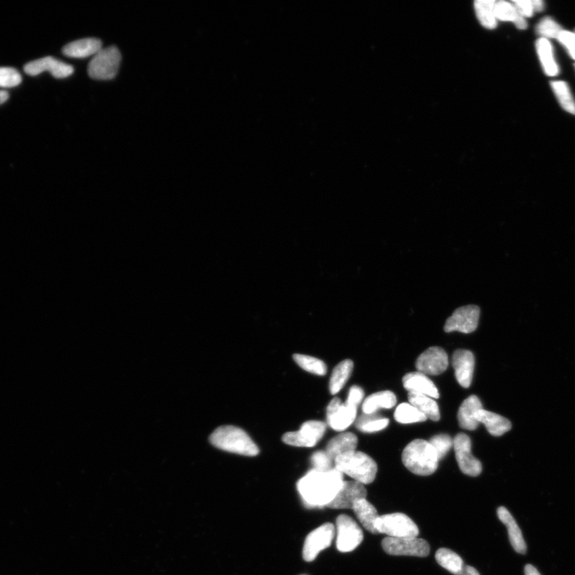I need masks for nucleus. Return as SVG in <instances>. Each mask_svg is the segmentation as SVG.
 <instances>
[{
    "label": "nucleus",
    "mask_w": 575,
    "mask_h": 575,
    "mask_svg": "<svg viewBox=\"0 0 575 575\" xmlns=\"http://www.w3.org/2000/svg\"><path fill=\"white\" fill-rule=\"evenodd\" d=\"M525 575H541L539 571L537 569L530 564H528L525 567Z\"/></svg>",
    "instance_id": "nucleus-43"
},
{
    "label": "nucleus",
    "mask_w": 575,
    "mask_h": 575,
    "mask_svg": "<svg viewBox=\"0 0 575 575\" xmlns=\"http://www.w3.org/2000/svg\"><path fill=\"white\" fill-rule=\"evenodd\" d=\"M214 447L234 454L256 456L259 448L246 432L238 426L226 425L219 426L209 438Z\"/></svg>",
    "instance_id": "nucleus-2"
},
{
    "label": "nucleus",
    "mask_w": 575,
    "mask_h": 575,
    "mask_svg": "<svg viewBox=\"0 0 575 575\" xmlns=\"http://www.w3.org/2000/svg\"><path fill=\"white\" fill-rule=\"evenodd\" d=\"M550 85L561 107L568 113L575 115V101L567 83L564 81H552Z\"/></svg>",
    "instance_id": "nucleus-32"
},
{
    "label": "nucleus",
    "mask_w": 575,
    "mask_h": 575,
    "mask_svg": "<svg viewBox=\"0 0 575 575\" xmlns=\"http://www.w3.org/2000/svg\"><path fill=\"white\" fill-rule=\"evenodd\" d=\"M294 360L301 368L307 371L308 373L318 376H325L327 373L326 364L316 357L295 354L294 356Z\"/></svg>",
    "instance_id": "nucleus-34"
},
{
    "label": "nucleus",
    "mask_w": 575,
    "mask_h": 575,
    "mask_svg": "<svg viewBox=\"0 0 575 575\" xmlns=\"http://www.w3.org/2000/svg\"><path fill=\"white\" fill-rule=\"evenodd\" d=\"M103 49L101 40L95 38H86L68 43L63 49L67 57L84 59L95 57Z\"/></svg>",
    "instance_id": "nucleus-19"
},
{
    "label": "nucleus",
    "mask_w": 575,
    "mask_h": 575,
    "mask_svg": "<svg viewBox=\"0 0 575 575\" xmlns=\"http://www.w3.org/2000/svg\"><path fill=\"white\" fill-rule=\"evenodd\" d=\"M405 466L413 474L422 476L436 472L438 459L429 441L415 440L412 441L402 454Z\"/></svg>",
    "instance_id": "nucleus-3"
},
{
    "label": "nucleus",
    "mask_w": 575,
    "mask_h": 575,
    "mask_svg": "<svg viewBox=\"0 0 575 575\" xmlns=\"http://www.w3.org/2000/svg\"><path fill=\"white\" fill-rule=\"evenodd\" d=\"M382 547L385 552L390 555L416 556V557L425 558L430 554L429 543L418 538H397L386 537L382 541Z\"/></svg>",
    "instance_id": "nucleus-8"
},
{
    "label": "nucleus",
    "mask_w": 575,
    "mask_h": 575,
    "mask_svg": "<svg viewBox=\"0 0 575 575\" xmlns=\"http://www.w3.org/2000/svg\"><path fill=\"white\" fill-rule=\"evenodd\" d=\"M9 95L7 91H0V105L4 103L8 100Z\"/></svg>",
    "instance_id": "nucleus-45"
},
{
    "label": "nucleus",
    "mask_w": 575,
    "mask_h": 575,
    "mask_svg": "<svg viewBox=\"0 0 575 575\" xmlns=\"http://www.w3.org/2000/svg\"><path fill=\"white\" fill-rule=\"evenodd\" d=\"M367 489L356 481H344L337 496L327 508L332 509H352L357 500L366 499Z\"/></svg>",
    "instance_id": "nucleus-15"
},
{
    "label": "nucleus",
    "mask_w": 575,
    "mask_h": 575,
    "mask_svg": "<svg viewBox=\"0 0 575 575\" xmlns=\"http://www.w3.org/2000/svg\"><path fill=\"white\" fill-rule=\"evenodd\" d=\"M533 5L535 12H541L544 10V3L541 0H533Z\"/></svg>",
    "instance_id": "nucleus-44"
},
{
    "label": "nucleus",
    "mask_w": 575,
    "mask_h": 575,
    "mask_svg": "<svg viewBox=\"0 0 575 575\" xmlns=\"http://www.w3.org/2000/svg\"><path fill=\"white\" fill-rule=\"evenodd\" d=\"M358 406L346 400L342 403L337 397L332 399L327 407V424L331 429L343 431L355 422Z\"/></svg>",
    "instance_id": "nucleus-11"
},
{
    "label": "nucleus",
    "mask_w": 575,
    "mask_h": 575,
    "mask_svg": "<svg viewBox=\"0 0 575 575\" xmlns=\"http://www.w3.org/2000/svg\"><path fill=\"white\" fill-rule=\"evenodd\" d=\"M418 372L426 376H438L448 367V356L441 347H431L420 355L416 362Z\"/></svg>",
    "instance_id": "nucleus-14"
},
{
    "label": "nucleus",
    "mask_w": 575,
    "mask_h": 575,
    "mask_svg": "<svg viewBox=\"0 0 575 575\" xmlns=\"http://www.w3.org/2000/svg\"><path fill=\"white\" fill-rule=\"evenodd\" d=\"M375 528L378 534H385L388 537L417 538L419 530L412 519L403 513H393L377 518Z\"/></svg>",
    "instance_id": "nucleus-5"
},
{
    "label": "nucleus",
    "mask_w": 575,
    "mask_h": 575,
    "mask_svg": "<svg viewBox=\"0 0 575 575\" xmlns=\"http://www.w3.org/2000/svg\"><path fill=\"white\" fill-rule=\"evenodd\" d=\"M21 82V75L14 68L0 67V88H15Z\"/></svg>",
    "instance_id": "nucleus-39"
},
{
    "label": "nucleus",
    "mask_w": 575,
    "mask_h": 575,
    "mask_svg": "<svg viewBox=\"0 0 575 575\" xmlns=\"http://www.w3.org/2000/svg\"><path fill=\"white\" fill-rule=\"evenodd\" d=\"M336 535V528L327 523L312 531L306 537L303 547V559L306 562H313L323 550L330 547Z\"/></svg>",
    "instance_id": "nucleus-10"
},
{
    "label": "nucleus",
    "mask_w": 575,
    "mask_h": 575,
    "mask_svg": "<svg viewBox=\"0 0 575 575\" xmlns=\"http://www.w3.org/2000/svg\"><path fill=\"white\" fill-rule=\"evenodd\" d=\"M457 463L463 474L476 477L481 474L482 463L472 453L471 438L466 434L457 435L453 441Z\"/></svg>",
    "instance_id": "nucleus-13"
},
{
    "label": "nucleus",
    "mask_w": 575,
    "mask_h": 575,
    "mask_svg": "<svg viewBox=\"0 0 575 575\" xmlns=\"http://www.w3.org/2000/svg\"><path fill=\"white\" fill-rule=\"evenodd\" d=\"M480 318V308L477 306L469 305L455 309L444 325L446 332H460L471 333L477 330Z\"/></svg>",
    "instance_id": "nucleus-12"
},
{
    "label": "nucleus",
    "mask_w": 575,
    "mask_h": 575,
    "mask_svg": "<svg viewBox=\"0 0 575 575\" xmlns=\"http://www.w3.org/2000/svg\"><path fill=\"white\" fill-rule=\"evenodd\" d=\"M121 54L116 47L102 49L88 65V75L96 80L113 79L119 71Z\"/></svg>",
    "instance_id": "nucleus-6"
},
{
    "label": "nucleus",
    "mask_w": 575,
    "mask_h": 575,
    "mask_svg": "<svg viewBox=\"0 0 575 575\" xmlns=\"http://www.w3.org/2000/svg\"><path fill=\"white\" fill-rule=\"evenodd\" d=\"M313 470L319 472H327L335 468V461L327 455L325 451H318L311 456Z\"/></svg>",
    "instance_id": "nucleus-38"
},
{
    "label": "nucleus",
    "mask_w": 575,
    "mask_h": 575,
    "mask_svg": "<svg viewBox=\"0 0 575 575\" xmlns=\"http://www.w3.org/2000/svg\"><path fill=\"white\" fill-rule=\"evenodd\" d=\"M409 400L410 404L423 413L426 418L434 422L440 420V409L434 398L422 394L410 393Z\"/></svg>",
    "instance_id": "nucleus-27"
},
{
    "label": "nucleus",
    "mask_w": 575,
    "mask_h": 575,
    "mask_svg": "<svg viewBox=\"0 0 575 575\" xmlns=\"http://www.w3.org/2000/svg\"><path fill=\"white\" fill-rule=\"evenodd\" d=\"M389 424V419L387 418H382L371 414V415L361 416L357 419L356 423V428L362 432L366 434H373V432L380 431L387 428Z\"/></svg>",
    "instance_id": "nucleus-33"
},
{
    "label": "nucleus",
    "mask_w": 575,
    "mask_h": 575,
    "mask_svg": "<svg viewBox=\"0 0 575 575\" xmlns=\"http://www.w3.org/2000/svg\"><path fill=\"white\" fill-rule=\"evenodd\" d=\"M483 409L480 400L471 395L463 402L458 412V420L462 429L474 431L478 428L477 413Z\"/></svg>",
    "instance_id": "nucleus-20"
},
{
    "label": "nucleus",
    "mask_w": 575,
    "mask_h": 575,
    "mask_svg": "<svg viewBox=\"0 0 575 575\" xmlns=\"http://www.w3.org/2000/svg\"><path fill=\"white\" fill-rule=\"evenodd\" d=\"M343 482V474L336 468L327 472L312 469L298 482L296 488L307 508H323L335 498Z\"/></svg>",
    "instance_id": "nucleus-1"
},
{
    "label": "nucleus",
    "mask_w": 575,
    "mask_h": 575,
    "mask_svg": "<svg viewBox=\"0 0 575 575\" xmlns=\"http://www.w3.org/2000/svg\"><path fill=\"white\" fill-rule=\"evenodd\" d=\"M453 366L457 381L465 388L472 385L475 369V357L471 351L458 349L453 356Z\"/></svg>",
    "instance_id": "nucleus-17"
},
{
    "label": "nucleus",
    "mask_w": 575,
    "mask_h": 575,
    "mask_svg": "<svg viewBox=\"0 0 575 575\" xmlns=\"http://www.w3.org/2000/svg\"><path fill=\"white\" fill-rule=\"evenodd\" d=\"M557 40L566 48L571 57L575 60V33L562 30Z\"/></svg>",
    "instance_id": "nucleus-40"
},
{
    "label": "nucleus",
    "mask_w": 575,
    "mask_h": 575,
    "mask_svg": "<svg viewBox=\"0 0 575 575\" xmlns=\"http://www.w3.org/2000/svg\"><path fill=\"white\" fill-rule=\"evenodd\" d=\"M478 422L484 424L488 432L494 436H501L511 429V424L508 419L484 410L477 413Z\"/></svg>",
    "instance_id": "nucleus-22"
},
{
    "label": "nucleus",
    "mask_w": 575,
    "mask_h": 575,
    "mask_svg": "<svg viewBox=\"0 0 575 575\" xmlns=\"http://www.w3.org/2000/svg\"><path fill=\"white\" fill-rule=\"evenodd\" d=\"M496 1L492 0H478L475 3V14L482 26L487 29H494L497 26V20L494 14V5Z\"/></svg>",
    "instance_id": "nucleus-29"
},
{
    "label": "nucleus",
    "mask_w": 575,
    "mask_h": 575,
    "mask_svg": "<svg viewBox=\"0 0 575 575\" xmlns=\"http://www.w3.org/2000/svg\"><path fill=\"white\" fill-rule=\"evenodd\" d=\"M404 387L409 393L428 395L434 399L440 397L435 383L422 373L414 372L406 374L403 377Z\"/></svg>",
    "instance_id": "nucleus-18"
},
{
    "label": "nucleus",
    "mask_w": 575,
    "mask_h": 575,
    "mask_svg": "<svg viewBox=\"0 0 575 575\" xmlns=\"http://www.w3.org/2000/svg\"><path fill=\"white\" fill-rule=\"evenodd\" d=\"M536 50L546 75L550 77L558 76L559 67L554 59L552 43L548 40L540 38L536 42Z\"/></svg>",
    "instance_id": "nucleus-24"
},
{
    "label": "nucleus",
    "mask_w": 575,
    "mask_h": 575,
    "mask_svg": "<svg viewBox=\"0 0 575 575\" xmlns=\"http://www.w3.org/2000/svg\"><path fill=\"white\" fill-rule=\"evenodd\" d=\"M352 370L354 362L351 360H344L334 368L330 381V391L332 395H336L342 390L349 379Z\"/></svg>",
    "instance_id": "nucleus-28"
},
{
    "label": "nucleus",
    "mask_w": 575,
    "mask_h": 575,
    "mask_svg": "<svg viewBox=\"0 0 575 575\" xmlns=\"http://www.w3.org/2000/svg\"><path fill=\"white\" fill-rule=\"evenodd\" d=\"M327 424L318 420H310L302 424L298 431L287 432L282 437L284 443L294 447L312 448L323 438Z\"/></svg>",
    "instance_id": "nucleus-9"
},
{
    "label": "nucleus",
    "mask_w": 575,
    "mask_h": 575,
    "mask_svg": "<svg viewBox=\"0 0 575 575\" xmlns=\"http://www.w3.org/2000/svg\"><path fill=\"white\" fill-rule=\"evenodd\" d=\"M497 515L499 521L508 528L509 540L513 548L519 554L527 553V544L523 539L522 531L509 510L504 506H500L497 510Z\"/></svg>",
    "instance_id": "nucleus-21"
},
{
    "label": "nucleus",
    "mask_w": 575,
    "mask_h": 575,
    "mask_svg": "<svg viewBox=\"0 0 575 575\" xmlns=\"http://www.w3.org/2000/svg\"><path fill=\"white\" fill-rule=\"evenodd\" d=\"M352 510L364 528L371 533L378 534L375 528V523L380 516L372 504L366 499L357 500L352 506Z\"/></svg>",
    "instance_id": "nucleus-26"
},
{
    "label": "nucleus",
    "mask_w": 575,
    "mask_h": 575,
    "mask_svg": "<svg viewBox=\"0 0 575 575\" xmlns=\"http://www.w3.org/2000/svg\"><path fill=\"white\" fill-rule=\"evenodd\" d=\"M357 444L358 438L355 434L344 432L332 438L325 451L335 461L338 456L356 451Z\"/></svg>",
    "instance_id": "nucleus-23"
},
{
    "label": "nucleus",
    "mask_w": 575,
    "mask_h": 575,
    "mask_svg": "<svg viewBox=\"0 0 575 575\" xmlns=\"http://www.w3.org/2000/svg\"><path fill=\"white\" fill-rule=\"evenodd\" d=\"M23 69L30 76H38L42 72L49 71L57 79L69 77L74 73L72 66L53 57H45L30 62L24 66Z\"/></svg>",
    "instance_id": "nucleus-16"
},
{
    "label": "nucleus",
    "mask_w": 575,
    "mask_h": 575,
    "mask_svg": "<svg viewBox=\"0 0 575 575\" xmlns=\"http://www.w3.org/2000/svg\"><path fill=\"white\" fill-rule=\"evenodd\" d=\"M394 418L398 423L403 424L424 422L428 419L415 407L407 403L401 404L397 407Z\"/></svg>",
    "instance_id": "nucleus-31"
},
{
    "label": "nucleus",
    "mask_w": 575,
    "mask_h": 575,
    "mask_svg": "<svg viewBox=\"0 0 575 575\" xmlns=\"http://www.w3.org/2000/svg\"><path fill=\"white\" fill-rule=\"evenodd\" d=\"M302 575H306V574H302Z\"/></svg>",
    "instance_id": "nucleus-46"
},
{
    "label": "nucleus",
    "mask_w": 575,
    "mask_h": 575,
    "mask_svg": "<svg viewBox=\"0 0 575 575\" xmlns=\"http://www.w3.org/2000/svg\"><path fill=\"white\" fill-rule=\"evenodd\" d=\"M559 24L553 20L552 18L545 17L538 23L536 33L542 39H558L559 34L562 32Z\"/></svg>",
    "instance_id": "nucleus-35"
},
{
    "label": "nucleus",
    "mask_w": 575,
    "mask_h": 575,
    "mask_svg": "<svg viewBox=\"0 0 575 575\" xmlns=\"http://www.w3.org/2000/svg\"><path fill=\"white\" fill-rule=\"evenodd\" d=\"M512 4L515 5L518 13L524 18L533 16L535 11L533 1H530V0H516V1H512Z\"/></svg>",
    "instance_id": "nucleus-41"
},
{
    "label": "nucleus",
    "mask_w": 575,
    "mask_h": 575,
    "mask_svg": "<svg viewBox=\"0 0 575 575\" xmlns=\"http://www.w3.org/2000/svg\"><path fill=\"white\" fill-rule=\"evenodd\" d=\"M494 14L497 21L513 22L515 23L519 16L515 5L506 1H496L494 5Z\"/></svg>",
    "instance_id": "nucleus-36"
},
{
    "label": "nucleus",
    "mask_w": 575,
    "mask_h": 575,
    "mask_svg": "<svg viewBox=\"0 0 575 575\" xmlns=\"http://www.w3.org/2000/svg\"><path fill=\"white\" fill-rule=\"evenodd\" d=\"M436 559L438 564L455 575L458 574L465 565L460 556L448 548L438 549Z\"/></svg>",
    "instance_id": "nucleus-30"
},
{
    "label": "nucleus",
    "mask_w": 575,
    "mask_h": 575,
    "mask_svg": "<svg viewBox=\"0 0 575 575\" xmlns=\"http://www.w3.org/2000/svg\"><path fill=\"white\" fill-rule=\"evenodd\" d=\"M457 575H480L474 567L468 565H463L460 573Z\"/></svg>",
    "instance_id": "nucleus-42"
},
{
    "label": "nucleus",
    "mask_w": 575,
    "mask_h": 575,
    "mask_svg": "<svg viewBox=\"0 0 575 575\" xmlns=\"http://www.w3.org/2000/svg\"><path fill=\"white\" fill-rule=\"evenodd\" d=\"M429 443L434 448L438 461L443 460L451 448L453 447V440L447 434L436 435L431 438Z\"/></svg>",
    "instance_id": "nucleus-37"
},
{
    "label": "nucleus",
    "mask_w": 575,
    "mask_h": 575,
    "mask_svg": "<svg viewBox=\"0 0 575 575\" xmlns=\"http://www.w3.org/2000/svg\"><path fill=\"white\" fill-rule=\"evenodd\" d=\"M337 548L339 552H352L361 545L364 534L360 525L349 516L341 515L336 522Z\"/></svg>",
    "instance_id": "nucleus-7"
},
{
    "label": "nucleus",
    "mask_w": 575,
    "mask_h": 575,
    "mask_svg": "<svg viewBox=\"0 0 575 575\" xmlns=\"http://www.w3.org/2000/svg\"><path fill=\"white\" fill-rule=\"evenodd\" d=\"M335 468L364 485L373 483L378 470L376 463L369 455L356 450L338 456Z\"/></svg>",
    "instance_id": "nucleus-4"
},
{
    "label": "nucleus",
    "mask_w": 575,
    "mask_h": 575,
    "mask_svg": "<svg viewBox=\"0 0 575 575\" xmlns=\"http://www.w3.org/2000/svg\"><path fill=\"white\" fill-rule=\"evenodd\" d=\"M395 405H397L395 395L390 391H383L371 395L364 400L362 410L364 414L371 415L381 409H392Z\"/></svg>",
    "instance_id": "nucleus-25"
}]
</instances>
